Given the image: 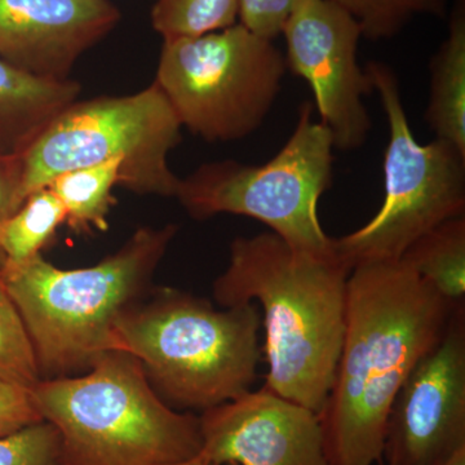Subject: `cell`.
I'll return each instance as SVG.
<instances>
[{
    "label": "cell",
    "mask_w": 465,
    "mask_h": 465,
    "mask_svg": "<svg viewBox=\"0 0 465 465\" xmlns=\"http://www.w3.org/2000/svg\"><path fill=\"white\" fill-rule=\"evenodd\" d=\"M459 308L402 259L353 266L341 357L320 414L332 465L381 460L394 397L419 361L439 344Z\"/></svg>",
    "instance_id": "cell-1"
},
{
    "label": "cell",
    "mask_w": 465,
    "mask_h": 465,
    "mask_svg": "<svg viewBox=\"0 0 465 465\" xmlns=\"http://www.w3.org/2000/svg\"><path fill=\"white\" fill-rule=\"evenodd\" d=\"M351 269L338 255H316L272 232L232 242L229 264L213 282L223 308H262L266 391L320 415L342 347Z\"/></svg>",
    "instance_id": "cell-2"
},
{
    "label": "cell",
    "mask_w": 465,
    "mask_h": 465,
    "mask_svg": "<svg viewBox=\"0 0 465 465\" xmlns=\"http://www.w3.org/2000/svg\"><path fill=\"white\" fill-rule=\"evenodd\" d=\"M179 226L137 229L99 264L61 269L42 253L5 260L3 282L23 317L42 379L84 374L113 351L118 318L152 289V278Z\"/></svg>",
    "instance_id": "cell-3"
},
{
    "label": "cell",
    "mask_w": 465,
    "mask_h": 465,
    "mask_svg": "<svg viewBox=\"0 0 465 465\" xmlns=\"http://www.w3.org/2000/svg\"><path fill=\"white\" fill-rule=\"evenodd\" d=\"M260 329L255 302L219 311L207 299L158 287L118 318L113 351L136 357L168 406L203 412L252 391Z\"/></svg>",
    "instance_id": "cell-4"
},
{
    "label": "cell",
    "mask_w": 465,
    "mask_h": 465,
    "mask_svg": "<svg viewBox=\"0 0 465 465\" xmlns=\"http://www.w3.org/2000/svg\"><path fill=\"white\" fill-rule=\"evenodd\" d=\"M30 393L60 434L65 465H167L200 455V416L168 406L127 351H105L84 374L42 379Z\"/></svg>",
    "instance_id": "cell-5"
},
{
    "label": "cell",
    "mask_w": 465,
    "mask_h": 465,
    "mask_svg": "<svg viewBox=\"0 0 465 465\" xmlns=\"http://www.w3.org/2000/svg\"><path fill=\"white\" fill-rule=\"evenodd\" d=\"M179 118L159 85L128 96L74 101L20 153V201L57 174L122 161L121 183L139 195L176 197L168 157L182 143Z\"/></svg>",
    "instance_id": "cell-6"
},
{
    "label": "cell",
    "mask_w": 465,
    "mask_h": 465,
    "mask_svg": "<svg viewBox=\"0 0 465 465\" xmlns=\"http://www.w3.org/2000/svg\"><path fill=\"white\" fill-rule=\"evenodd\" d=\"M314 112L311 101L300 105L292 134L271 161L201 164L180 179L174 198L192 219L220 213L251 217L295 249L333 255L335 238L321 225L318 202L332 185L335 148L331 133Z\"/></svg>",
    "instance_id": "cell-7"
},
{
    "label": "cell",
    "mask_w": 465,
    "mask_h": 465,
    "mask_svg": "<svg viewBox=\"0 0 465 465\" xmlns=\"http://www.w3.org/2000/svg\"><path fill=\"white\" fill-rule=\"evenodd\" d=\"M390 127L384 154V201L357 231L335 238L336 253L349 268L399 262L407 249L442 223L465 216V154L436 139L420 143L403 106L399 76L388 64L365 66Z\"/></svg>",
    "instance_id": "cell-8"
},
{
    "label": "cell",
    "mask_w": 465,
    "mask_h": 465,
    "mask_svg": "<svg viewBox=\"0 0 465 465\" xmlns=\"http://www.w3.org/2000/svg\"><path fill=\"white\" fill-rule=\"evenodd\" d=\"M286 72L274 41L235 24L164 41L154 82L183 127L208 143H228L264 124Z\"/></svg>",
    "instance_id": "cell-9"
},
{
    "label": "cell",
    "mask_w": 465,
    "mask_h": 465,
    "mask_svg": "<svg viewBox=\"0 0 465 465\" xmlns=\"http://www.w3.org/2000/svg\"><path fill=\"white\" fill-rule=\"evenodd\" d=\"M282 34L287 70L311 85L314 109L332 134L333 148L363 146L372 125L365 97L374 85L358 63L362 33L357 21L330 0H302Z\"/></svg>",
    "instance_id": "cell-10"
},
{
    "label": "cell",
    "mask_w": 465,
    "mask_h": 465,
    "mask_svg": "<svg viewBox=\"0 0 465 465\" xmlns=\"http://www.w3.org/2000/svg\"><path fill=\"white\" fill-rule=\"evenodd\" d=\"M465 449V308L410 372L391 403L387 465H445Z\"/></svg>",
    "instance_id": "cell-11"
},
{
    "label": "cell",
    "mask_w": 465,
    "mask_h": 465,
    "mask_svg": "<svg viewBox=\"0 0 465 465\" xmlns=\"http://www.w3.org/2000/svg\"><path fill=\"white\" fill-rule=\"evenodd\" d=\"M200 455L213 463L332 465L320 415L262 388L200 416Z\"/></svg>",
    "instance_id": "cell-12"
},
{
    "label": "cell",
    "mask_w": 465,
    "mask_h": 465,
    "mask_svg": "<svg viewBox=\"0 0 465 465\" xmlns=\"http://www.w3.org/2000/svg\"><path fill=\"white\" fill-rule=\"evenodd\" d=\"M121 17L110 0H0V58L27 74L66 81Z\"/></svg>",
    "instance_id": "cell-13"
},
{
    "label": "cell",
    "mask_w": 465,
    "mask_h": 465,
    "mask_svg": "<svg viewBox=\"0 0 465 465\" xmlns=\"http://www.w3.org/2000/svg\"><path fill=\"white\" fill-rule=\"evenodd\" d=\"M79 94L81 84L73 79L38 78L0 58V148L23 153Z\"/></svg>",
    "instance_id": "cell-14"
},
{
    "label": "cell",
    "mask_w": 465,
    "mask_h": 465,
    "mask_svg": "<svg viewBox=\"0 0 465 465\" xmlns=\"http://www.w3.org/2000/svg\"><path fill=\"white\" fill-rule=\"evenodd\" d=\"M430 69L427 124L436 139L452 143L465 154V0L452 5L448 36Z\"/></svg>",
    "instance_id": "cell-15"
},
{
    "label": "cell",
    "mask_w": 465,
    "mask_h": 465,
    "mask_svg": "<svg viewBox=\"0 0 465 465\" xmlns=\"http://www.w3.org/2000/svg\"><path fill=\"white\" fill-rule=\"evenodd\" d=\"M403 262L455 307L465 304V216L442 223L415 241Z\"/></svg>",
    "instance_id": "cell-16"
},
{
    "label": "cell",
    "mask_w": 465,
    "mask_h": 465,
    "mask_svg": "<svg viewBox=\"0 0 465 465\" xmlns=\"http://www.w3.org/2000/svg\"><path fill=\"white\" fill-rule=\"evenodd\" d=\"M122 161L78 168L57 174L50 188L65 210V223L73 232L84 234L108 229L112 191L121 183Z\"/></svg>",
    "instance_id": "cell-17"
},
{
    "label": "cell",
    "mask_w": 465,
    "mask_h": 465,
    "mask_svg": "<svg viewBox=\"0 0 465 465\" xmlns=\"http://www.w3.org/2000/svg\"><path fill=\"white\" fill-rule=\"evenodd\" d=\"M65 220V210L54 192L39 189L0 223V252L11 262L32 259L54 241Z\"/></svg>",
    "instance_id": "cell-18"
},
{
    "label": "cell",
    "mask_w": 465,
    "mask_h": 465,
    "mask_svg": "<svg viewBox=\"0 0 465 465\" xmlns=\"http://www.w3.org/2000/svg\"><path fill=\"white\" fill-rule=\"evenodd\" d=\"M241 0H158L152 24L164 41L220 32L237 24Z\"/></svg>",
    "instance_id": "cell-19"
},
{
    "label": "cell",
    "mask_w": 465,
    "mask_h": 465,
    "mask_svg": "<svg viewBox=\"0 0 465 465\" xmlns=\"http://www.w3.org/2000/svg\"><path fill=\"white\" fill-rule=\"evenodd\" d=\"M347 11L369 41L391 39L421 15L445 17L449 0H330Z\"/></svg>",
    "instance_id": "cell-20"
},
{
    "label": "cell",
    "mask_w": 465,
    "mask_h": 465,
    "mask_svg": "<svg viewBox=\"0 0 465 465\" xmlns=\"http://www.w3.org/2000/svg\"><path fill=\"white\" fill-rule=\"evenodd\" d=\"M5 259H0L2 268ZM0 379L33 388L42 381L29 333L0 275Z\"/></svg>",
    "instance_id": "cell-21"
},
{
    "label": "cell",
    "mask_w": 465,
    "mask_h": 465,
    "mask_svg": "<svg viewBox=\"0 0 465 465\" xmlns=\"http://www.w3.org/2000/svg\"><path fill=\"white\" fill-rule=\"evenodd\" d=\"M0 465H65L56 428L39 421L0 437Z\"/></svg>",
    "instance_id": "cell-22"
},
{
    "label": "cell",
    "mask_w": 465,
    "mask_h": 465,
    "mask_svg": "<svg viewBox=\"0 0 465 465\" xmlns=\"http://www.w3.org/2000/svg\"><path fill=\"white\" fill-rule=\"evenodd\" d=\"M302 0H241L240 24L262 38L274 41Z\"/></svg>",
    "instance_id": "cell-23"
},
{
    "label": "cell",
    "mask_w": 465,
    "mask_h": 465,
    "mask_svg": "<svg viewBox=\"0 0 465 465\" xmlns=\"http://www.w3.org/2000/svg\"><path fill=\"white\" fill-rule=\"evenodd\" d=\"M43 421L29 388L0 379V437Z\"/></svg>",
    "instance_id": "cell-24"
},
{
    "label": "cell",
    "mask_w": 465,
    "mask_h": 465,
    "mask_svg": "<svg viewBox=\"0 0 465 465\" xmlns=\"http://www.w3.org/2000/svg\"><path fill=\"white\" fill-rule=\"evenodd\" d=\"M20 183V155L0 148V223L21 206ZM0 259H5L2 252Z\"/></svg>",
    "instance_id": "cell-25"
},
{
    "label": "cell",
    "mask_w": 465,
    "mask_h": 465,
    "mask_svg": "<svg viewBox=\"0 0 465 465\" xmlns=\"http://www.w3.org/2000/svg\"><path fill=\"white\" fill-rule=\"evenodd\" d=\"M167 465H240L237 463H213V461L206 460V459L202 458L201 455L198 457L189 459V460L180 461V463L167 464Z\"/></svg>",
    "instance_id": "cell-26"
},
{
    "label": "cell",
    "mask_w": 465,
    "mask_h": 465,
    "mask_svg": "<svg viewBox=\"0 0 465 465\" xmlns=\"http://www.w3.org/2000/svg\"><path fill=\"white\" fill-rule=\"evenodd\" d=\"M445 465H465V449L460 450V451L455 454L451 460Z\"/></svg>",
    "instance_id": "cell-27"
}]
</instances>
